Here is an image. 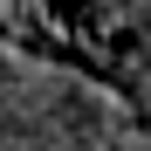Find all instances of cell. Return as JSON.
Masks as SVG:
<instances>
[{"mask_svg":"<svg viewBox=\"0 0 151 151\" xmlns=\"http://www.w3.org/2000/svg\"><path fill=\"white\" fill-rule=\"evenodd\" d=\"M0 35L83 62L89 76H110L124 89L137 83V62L151 55L144 0H0Z\"/></svg>","mask_w":151,"mask_h":151,"instance_id":"obj_1","label":"cell"}]
</instances>
